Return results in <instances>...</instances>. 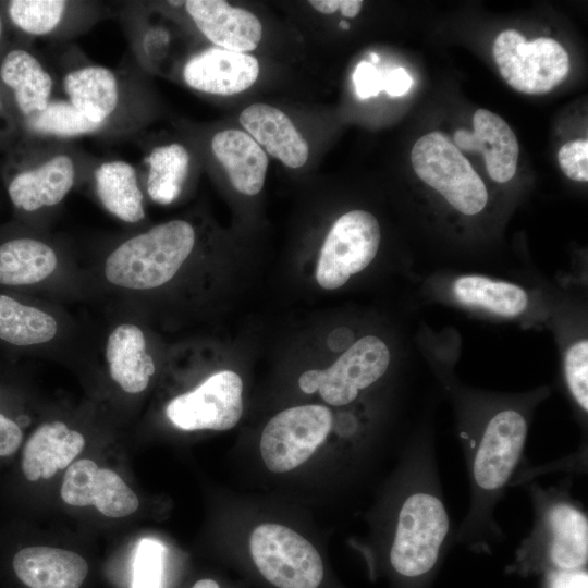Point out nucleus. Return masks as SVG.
Listing matches in <instances>:
<instances>
[{"label": "nucleus", "mask_w": 588, "mask_h": 588, "mask_svg": "<svg viewBox=\"0 0 588 588\" xmlns=\"http://www.w3.org/2000/svg\"><path fill=\"white\" fill-rule=\"evenodd\" d=\"M411 485L396 513L389 563L405 588H431L451 539L436 452L416 441Z\"/></svg>", "instance_id": "nucleus-1"}, {"label": "nucleus", "mask_w": 588, "mask_h": 588, "mask_svg": "<svg viewBox=\"0 0 588 588\" xmlns=\"http://www.w3.org/2000/svg\"><path fill=\"white\" fill-rule=\"evenodd\" d=\"M528 433L526 415L516 407L495 411L477 436L463 434L470 502L456 539L478 552L502 538L494 510L522 461Z\"/></svg>", "instance_id": "nucleus-2"}, {"label": "nucleus", "mask_w": 588, "mask_h": 588, "mask_svg": "<svg viewBox=\"0 0 588 588\" xmlns=\"http://www.w3.org/2000/svg\"><path fill=\"white\" fill-rule=\"evenodd\" d=\"M534 526L519 546L514 567L526 575L586 568L588 519L566 488L532 491Z\"/></svg>", "instance_id": "nucleus-3"}, {"label": "nucleus", "mask_w": 588, "mask_h": 588, "mask_svg": "<svg viewBox=\"0 0 588 588\" xmlns=\"http://www.w3.org/2000/svg\"><path fill=\"white\" fill-rule=\"evenodd\" d=\"M195 244L193 226L183 220L158 224L117 247L107 258L105 273L112 284L149 290L170 281Z\"/></svg>", "instance_id": "nucleus-4"}, {"label": "nucleus", "mask_w": 588, "mask_h": 588, "mask_svg": "<svg viewBox=\"0 0 588 588\" xmlns=\"http://www.w3.org/2000/svg\"><path fill=\"white\" fill-rule=\"evenodd\" d=\"M415 173L457 211L471 216L487 205L485 183L460 149L442 133L421 136L411 154Z\"/></svg>", "instance_id": "nucleus-5"}, {"label": "nucleus", "mask_w": 588, "mask_h": 588, "mask_svg": "<svg viewBox=\"0 0 588 588\" xmlns=\"http://www.w3.org/2000/svg\"><path fill=\"white\" fill-rule=\"evenodd\" d=\"M493 58L504 81L528 95L551 91L565 79L569 70L568 54L556 40L541 37L527 42L514 29L498 35Z\"/></svg>", "instance_id": "nucleus-6"}, {"label": "nucleus", "mask_w": 588, "mask_h": 588, "mask_svg": "<svg viewBox=\"0 0 588 588\" xmlns=\"http://www.w3.org/2000/svg\"><path fill=\"white\" fill-rule=\"evenodd\" d=\"M249 550L260 574L278 588H318L323 578L318 551L289 527L257 526L249 539Z\"/></svg>", "instance_id": "nucleus-7"}, {"label": "nucleus", "mask_w": 588, "mask_h": 588, "mask_svg": "<svg viewBox=\"0 0 588 588\" xmlns=\"http://www.w3.org/2000/svg\"><path fill=\"white\" fill-rule=\"evenodd\" d=\"M391 360L387 344L376 335H365L353 343L326 370H307L299 377L303 392H320L330 405L344 406L355 401L362 390L377 382Z\"/></svg>", "instance_id": "nucleus-8"}, {"label": "nucleus", "mask_w": 588, "mask_h": 588, "mask_svg": "<svg viewBox=\"0 0 588 588\" xmlns=\"http://www.w3.org/2000/svg\"><path fill=\"white\" fill-rule=\"evenodd\" d=\"M381 241L376 217L365 210L342 215L330 229L320 250L316 279L326 290H335L375 259Z\"/></svg>", "instance_id": "nucleus-9"}, {"label": "nucleus", "mask_w": 588, "mask_h": 588, "mask_svg": "<svg viewBox=\"0 0 588 588\" xmlns=\"http://www.w3.org/2000/svg\"><path fill=\"white\" fill-rule=\"evenodd\" d=\"M332 413L322 405L284 409L266 425L260 453L270 471L285 473L307 461L332 428Z\"/></svg>", "instance_id": "nucleus-10"}, {"label": "nucleus", "mask_w": 588, "mask_h": 588, "mask_svg": "<svg viewBox=\"0 0 588 588\" xmlns=\"http://www.w3.org/2000/svg\"><path fill=\"white\" fill-rule=\"evenodd\" d=\"M243 382L231 370L219 371L195 390L174 397L167 406L170 421L183 430H228L243 412Z\"/></svg>", "instance_id": "nucleus-11"}, {"label": "nucleus", "mask_w": 588, "mask_h": 588, "mask_svg": "<svg viewBox=\"0 0 588 588\" xmlns=\"http://www.w3.org/2000/svg\"><path fill=\"white\" fill-rule=\"evenodd\" d=\"M61 498L69 505H94L105 516L113 518L131 515L139 504L136 493L117 473L99 468L88 458L69 465Z\"/></svg>", "instance_id": "nucleus-12"}, {"label": "nucleus", "mask_w": 588, "mask_h": 588, "mask_svg": "<svg viewBox=\"0 0 588 588\" xmlns=\"http://www.w3.org/2000/svg\"><path fill=\"white\" fill-rule=\"evenodd\" d=\"M258 75L259 63L254 56L219 47L192 57L183 71L184 81L192 88L223 96L244 91Z\"/></svg>", "instance_id": "nucleus-13"}, {"label": "nucleus", "mask_w": 588, "mask_h": 588, "mask_svg": "<svg viewBox=\"0 0 588 588\" xmlns=\"http://www.w3.org/2000/svg\"><path fill=\"white\" fill-rule=\"evenodd\" d=\"M184 3L198 29L216 47L245 53L254 50L261 40L260 21L245 9L223 0H188Z\"/></svg>", "instance_id": "nucleus-14"}, {"label": "nucleus", "mask_w": 588, "mask_h": 588, "mask_svg": "<svg viewBox=\"0 0 588 588\" xmlns=\"http://www.w3.org/2000/svg\"><path fill=\"white\" fill-rule=\"evenodd\" d=\"M474 131L460 128L454 145L464 151H479L485 157L490 177L509 182L516 173L518 143L509 124L498 114L478 109L473 117Z\"/></svg>", "instance_id": "nucleus-15"}, {"label": "nucleus", "mask_w": 588, "mask_h": 588, "mask_svg": "<svg viewBox=\"0 0 588 588\" xmlns=\"http://www.w3.org/2000/svg\"><path fill=\"white\" fill-rule=\"evenodd\" d=\"M240 122L259 146L285 166L301 168L306 163L308 144L280 109L254 103L242 111Z\"/></svg>", "instance_id": "nucleus-16"}, {"label": "nucleus", "mask_w": 588, "mask_h": 588, "mask_svg": "<svg viewBox=\"0 0 588 588\" xmlns=\"http://www.w3.org/2000/svg\"><path fill=\"white\" fill-rule=\"evenodd\" d=\"M13 569L29 588H79L88 564L79 554L51 547H27L13 558Z\"/></svg>", "instance_id": "nucleus-17"}, {"label": "nucleus", "mask_w": 588, "mask_h": 588, "mask_svg": "<svg viewBox=\"0 0 588 588\" xmlns=\"http://www.w3.org/2000/svg\"><path fill=\"white\" fill-rule=\"evenodd\" d=\"M72 159L58 155L35 169L22 170L8 184L11 203L17 209L32 212L59 204L74 184Z\"/></svg>", "instance_id": "nucleus-18"}, {"label": "nucleus", "mask_w": 588, "mask_h": 588, "mask_svg": "<svg viewBox=\"0 0 588 588\" xmlns=\"http://www.w3.org/2000/svg\"><path fill=\"white\" fill-rule=\"evenodd\" d=\"M85 439L61 421L38 427L23 450L22 470L29 481L51 478L57 470L68 467L83 451Z\"/></svg>", "instance_id": "nucleus-19"}, {"label": "nucleus", "mask_w": 588, "mask_h": 588, "mask_svg": "<svg viewBox=\"0 0 588 588\" xmlns=\"http://www.w3.org/2000/svg\"><path fill=\"white\" fill-rule=\"evenodd\" d=\"M211 149L237 192L254 196L261 191L268 158L250 135L236 128L220 131L212 137Z\"/></svg>", "instance_id": "nucleus-20"}, {"label": "nucleus", "mask_w": 588, "mask_h": 588, "mask_svg": "<svg viewBox=\"0 0 588 588\" xmlns=\"http://www.w3.org/2000/svg\"><path fill=\"white\" fill-rule=\"evenodd\" d=\"M106 357L111 378L125 392L139 393L147 388L155 366L146 353L144 333L137 326L117 327L109 335Z\"/></svg>", "instance_id": "nucleus-21"}, {"label": "nucleus", "mask_w": 588, "mask_h": 588, "mask_svg": "<svg viewBox=\"0 0 588 588\" xmlns=\"http://www.w3.org/2000/svg\"><path fill=\"white\" fill-rule=\"evenodd\" d=\"M0 79L11 91L25 120L48 106L52 79L28 51L20 48L10 50L0 63Z\"/></svg>", "instance_id": "nucleus-22"}, {"label": "nucleus", "mask_w": 588, "mask_h": 588, "mask_svg": "<svg viewBox=\"0 0 588 588\" xmlns=\"http://www.w3.org/2000/svg\"><path fill=\"white\" fill-rule=\"evenodd\" d=\"M63 86L70 103L96 124H102L118 105L117 79L107 68L90 65L72 71Z\"/></svg>", "instance_id": "nucleus-23"}, {"label": "nucleus", "mask_w": 588, "mask_h": 588, "mask_svg": "<svg viewBox=\"0 0 588 588\" xmlns=\"http://www.w3.org/2000/svg\"><path fill=\"white\" fill-rule=\"evenodd\" d=\"M56 267L53 249L41 241L20 237L0 244V284H35L49 277Z\"/></svg>", "instance_id": "nucleus-24"}, {"label": "nucleus", "mask_w": 588, "mask_h": 588, "mask_svg": "<svg viewBox=\"0 0 588 588\" xmlns=\"http://www.w3.org/2000/svg\"><path fill=\"white\" fill-rule=\"evenodd\" d=\"M452 289L460 303L502 317L519 316L529 302L526 291L519 285L482 275L458 277Z\"/></svg>", "instance_id": "nucleus-25"}, {"label": "nucleus", "mask_w": 588, "mask_h": 588, "mask_svg": "<svg viewBox=\"0 0 588 588\" xmlns=\"http://www.w3.org/2000/svg\"><path fill=\"white\" fill-rule=\"evenodd\" d=\"M95 180L98 196L108 211L130 223L144 218L143 194L130 163L105 162L96 170Z\"/></svg>", "instance_id": "nucleus-26"}, {"label": "nucleus", "mask_w": 588, "mask_h": 588, "mask_svg": "<svg viewBox=\"0 0 588 588\" xmlns=\"http://www.w3.org/2000/svg\"><path fill=\"white\" fill-rule=\"evenodd\" d=\"M56 333L57 322L51 315L0 294V340L27 346L46 343Z\"/></svg>", "instance_id": "nucleus-27"}, {"label": "nucleus", "mask_w": 588, "mask_h": 588, "mask_svg": "<svg viewBox=\"0 0 588 588\" xmlns=\"http://www.w3.org/2000/svg\"><path fill=\"white\" fill-rule=\"evenodd\" d=\"M189 154L181 144L154 148L147 159V192L160 205H169L181 194L189 169Z\"/></svg>", "instance_id": "nucleus-28"}, {"label": "nucleus", "mask_w": 588, "mask_h": 588, "mask_svg": "<svg viewBox=\"0 0 588 588\" xmlns=\"http://www.w3.org/2000/svg\"><path fill=\"white\" fill-rule=\"evenodd\" d=\"M26 126L35 133L56 136H76L96 131L101 124L89 121L70 102L54 101L28 119Z\"/></svg>", "instance_id": "nucleus-29"}, {"label": "nucleus", "mask_w": 588, "mask_h": 588, "mask_svg": "<svg viewBox=\"0 0 588 588\" xmlns=\"http://www.w3.org/2000/svg\"><path fill=\"white\" fill-rule=\"evenodd\" d=\"M65 8L62 0H12L8 3V15L24 33L45 35L60 23Z\"/></svg>", "instance_id": "nucleus-30"}, {"label": "nucleus", "mask_w": 588, "mask_h": 588, "mask_svg": "<svg viewBox=\"0 0 588 588\" xmlns=\"http://www.w3.org/2000/svg\"><path fill=\"white\" fill-rule=\"evenodd\" d=\"M564 375L567 389L577 406L588 412V340L573 343L564 357Z\"/></svg>", "instance_id": "nucleus-31"}, {"label": "nucleus", "mask_w": 588, "mask_h": 588, "mask_svg": "<svg viewBox=\"0 0 588 588\" xmlns=\"http://www.w3.org/2000/svg\"><path fill=\"white\" fill-rule=\"evenodd\" d=\"M163 559L160 542L142 540L136 550L132 588H162Z\"/></svg>", "instance_id": "nucleus-32"}, {"label": "nucleus", "mask_w": 588, "mask_h": 588, "mask_svg": "<svg viewBox=\"0 0 588 588\" xmlns=\"http://www.w3.org/2000/svg\"><path fill=\"white\" fill-rule=\"evenodd\" d=\"M559 164L564 174L574 181H588V142L577 139L564 144L558 152Z\"/></svg>", "instance_id": "nucleus-33"}, {"label": "nucleus", "mask_w": 588, "mask_h": 588, "mask_svg": "<svg viewBox=\"0 0 588 588\" xmlns=\"http://www.w3.org/2000/svg\"><path fill=\"white\" fill-rule=\"evenodd\" d=\"M353 81L356 95L360 99L377 96L383 89V75L372 63L362 61L357 64Z\"/></svg>", "instance_id": "nucleus-34"}, {"label": "nucleus", "mask_w": 588, "mask_h": 588, "mask_svg": "<svg viewBox=\"0 0 588 588\" xmlns=\"http://www.w3.org/2000/svg\"><path fill=\"white\" fill-rule=\"evenodd\" d=\"M542 575L544 588H588V573L586 568L549 571Z\"/></svg>", "instance_id": "nucleus-35"}, {"label": "nucleus", "mask_w": 588, "mask_h": 588, "mask_svg": "<svg viewBox=\"0 0 588 588\" xmlns=\"http://www.w3.org/2000/svg\"><path fill=\"white\" fill-rule=\"evenodd\" d=\"M22 431L16 422L0 414V456L16 452L22 442Z\"/></svg>", "instance_id": "nucleus-36"}, {"label": "nucleus", "mask_w": 588, "mask_h": 588, "mask_svg": "<svg viewBox=\"0 0 588 588\" xmlns=\"http://www.w3.org/2000/svg\"><path fill=\"white\" fill-rule=\"evenodd\" d=\"M413 79L411 75L403 68H397L383 75V89L390 96L405 95L411 86Z\"/></svg>", "instance_id": "nucleus-37"}, {"label": "nucleus", "mask_w": 588, "mask_h": 588, "mask_svg": "<svg viewBox=\"0 0 588 588\" xmlns=\"http://www.w3.org/2000/svg\"><path fill=\"white\" fill-rule=\"evenodd\" d=\"M309 4L317 11L330 14L340 9V0H311Z\"/></svg>", "instance_id": "nucleus-38"}, {"label": "nucleus", "mask_w": 588, "mask_h": 588, "mask_svg": "<svg viewBox=\"0 0 588 588\" xmlns=\"http://www.w3.org/2000/svg\"><path fill=\"white\" fill-rule=\"evenodd\" d=\"M363 5L362 0H340V10L344 16L355 17Z\"/></svg>", "instance_id": "nucleus-39"}, {"label": "nucleus", "mask_w": 588, "mask_h": 588, "mask_svg": "<svg viewBox=\"0 0 588 588\" xmlns=\"http://www.w3.org/2000/svg\"><path fill=\"white\" fill-rule=\"evenodd\" d=\"M336 334L340 336L339 340H342V339H352V333L350 330L345 329V328H342V329H338L335 330ZM334 333V332H333ZM335 334V333H334ZM328 343L330 344V346L333 348L334 345H336L335 350H341L343 347L342 343L338 342V338L334 336L333 334H331L329 336V340H328Z\"/></svg>", "instance_id": "nucleus-40"}, {"label": "nucleus", "mask_w": 588, "mask_h": 588, "mask_svg": "<svg viewBox=\"0 0 588 588\" xmlns=\"http://www.w3.org/2000/svg\"><path fill=\"white\" fill-rule=\"evenodd\" d=\"M192 588H220L212 579H200L194 584Z\"/></svg>", "instance_id": "nucleus-41"}, {"label": "nucleus", "mask_w": 588, "mask_h": 588, "mask_svg": "<svg viewBox=\"0 0 588 588\" xmlns=\"http://www.w3.org/2000/svg\"><path fill=\"white\" fill-rule=\"evenodd\" d=\"M339 26L341 28H343V29H348L350 28V23L346 22V21H340Z\"/></svg>", "instance_id": "nucleus-42"}, {"label": "nucleus", "mask_w": 588, "mask_h": 588, "mask_svg": "<svg viewBox=\"0 0 588 588\" xmlns=\"http://www.w3.org/2000/svg\"><path fill=\"white\" fill-rule=\"evenodd\" d=\"M371 60H372V62H375V63L378 62V61H379L378 54L371 53Z\"/></svg>", "instance_id": "nucleus-43"}, {"label": "nucleus", "mask_w": 588, "mask_h": 588, "mask_svg": "<svg viewBox=\"0 0 588 588\" xmlns=\"http://www.w3.org/2000/svg\"><path fill=\"white\" fill-rule=\"evenodd\" d=\"M2 32H3V25H2L1 14H0V41H1V38H2Z\"/></svg>", "instance_id": "nucleus-44"}, {"label": "nucleus", "mask_w": 588, "mask_h": 588, "mask_svg": "<svg viewBox=\"0 0 588 588\" xmlns=\"http://www.w3.org/2000/svg\"><path fill=\"white\" fill-rule=\"evenodd\" d=\"M169 3H171L173 5H181L183 2L182 1H170Z\"/></svg>", "instance_id": "nucleus-45"}, {"label": "nucleus", "mask_w": 588, "mask_h": 588, "mask_svg": "<svg viewBox=\"0 0 588 588\" xmlns=\"http://www.w3.org/2000/svg\"><path fill=\"white\" fill-rule=\"evenodd\" d=\"M2 108V97H1V91H0V110Z\"/></svg>", "instance_id": "nucleus-46"}]
</instances>
